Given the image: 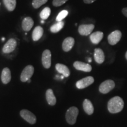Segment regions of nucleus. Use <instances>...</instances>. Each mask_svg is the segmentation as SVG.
<instances>
[{
  "instance_id": "obj_32",
  "label": "nucleus",
  "mask_w": 127,
  "mask_h": 127,
  "mask_svg": "<svg viewBox=\"0 0 127 127\" xmlns=\"http://www.w3.org/2000/svg\"><path fill=\"white\" fill-rule=\"evenodd\" d=\"M88 61L90 62V63H91V58H89V60H88Z\"/></svg>"
},
{
  "instance_id": "obj_18",
  "label": "nucleus",
  "mask_w": 127,
  "mask_h": 127,
  "mask_svg": "<svg viewBox=\"0 0 127 127\" xmlns=\"http://www.w3.org/2000/svg\"><path fill=\"white\" fill-rule=\"evenodd\" d=\"M83 108L84 110L88 115H92L94 113V108L93 104L90 100L85 99L83 102Z\"/></svg>"
},
{
  "instance_id": "obj_28",
  "label": "nucleus",
  "mask_w": 127,
  "mask_h": 127,
  "mask_svg": "<svg viewBox=\"0 0 127 127\" xmlns=\"http://www.w3.org/2000/svg\"><path fill=\"white\" fill-rule=\"evenodd\" d=\"M84 3H85V4H92V3H93L94 2H95V1H96V0H83Z\"/></svg>"
},
{
  "instance_id": "obj_9",
  "label": "nucleus",
  "mask_w": 127,
  "mask_h": 127,
  "mask_svg": "<svg viewBox=\"0 0 127 127\" xmlns=\"http://www.w3.org/2000/svg\"><path fill=\"white\" fill-rule=\"evenodd\" d=\"M42 64L44 68L48 69L51 65V53L48 50L44 51L42 55Z\"/></svg>"
},
{
  "instance_id": "obj_24",
  "label": "nucleus",
  "mask_w": 127,
  "mask_h": 127,
  "mask_svg": "<svg viewBox=\"0 0 127 127\" xmlns=\"http://www.w3.org/2000/svg\"><path fill=\"white\" fill-rule=\"evenodd\" d=\"M47 1L48 0H33L32 4L33 7L34 8L37 9L40 7L41 6H42V5L45 4Z\"/></svg>"
},
{
  "instance_id": "obj_19",
  "label": "nucleus",
  "mask_w": 127,
  "mask_h": 127,
  "mask_svg": "<svg viewBox=\"0 0 127 127\" xmlns=\"http://www.w3.org/2000/svg\"><path fill=\"white\" fill-rule=\"evenodd\" d=\"M44 33V30L41 27L37 26L35 28L34 31L32 32V39L34 41H38L42 37Z\"/></svg>"
},
{
  "instance_id": "obj_11",
  "label": "nucleus",
  "mask_w": 127,
  "mask_h": 127,
  "mask_svg": "<svg viewBox=\"0 0 127 127\" xmlns=\"http://www.w3.org/2000/svg\"><path fill=\"white\" fill-rule=\"evenodd\" d=\"M74 68L79 71H84V72H91L92 70V66L88 64L84 63L81 61H75L73 64Z\"/></svg>"
},
{
  "instance_id": "obj_33",
  "label": "nucleus",
  "mask_w": 127,
  "mask_h": 127,
  "mask_svg": "<svg viewBox=\"0 0 127 127\" xmlns=\"http://www.w3.org/2000/svg\"><path fill=\"white\" fill-rule=\"evenodd\" d=\"M44 23V21L43 20H42V21H41V23H42V24H43Z\"/></svg>"
},
{
  "instance_id": "obj_13",
  "label": "nucleus",
  "mask_w": 127,
  "mask_h": 127,
  "mask_svg": "<svg viewBox=\"0 0 127 127\" xmlns=\"http://www.w3.org/2000/svg\"><path fill=\"white\" fill-rule=\"evenodd\" d=\"M104 37V34L101 31H96L90 35V38L94 44H98Z\"/></svg>"
},
{
  "instance_id": "obj_5",
  "label": "nucleus",
  "mask_w": 127,
  "mask_h": 127,
  "mask_svg": "<svg viewBox=\"0 0 127 127\" xmlns=\"http://www.w3.org/2000/svg\"><path fill=\"white\" fill-rule=\"evenodd\" d=\"M34 72V68L32 65H29L25 67L23 69V72L21 74V81L22 82H27L29 79H31V78Z\"/></svg>"
},
{
  "instance_id": "obj_30",
  "label": "nucleus",
  "mask_w": 127,
  "mask_h": 127,
  "mask_svg": "<svg viewBox=\"0 0 127 127\" xmlns=\"http://www.w3.org/2000/svg\"><path fill=\"white\" fill-rule=\"evenodd\" d=\"M125 58H126V60H127V51L126 53H125Z\"/></svg>"
},
{
  "instance_id": "obj_26",
  "label": "nucleus",
  "mask_w": 127,
  "mask_h": 127,
  "mask_svg": "<svg viewBox=\"0 0 127 127\" xmlns=\"http://www.w3.org/2000/svg\"><path fill=\"white\" fill-rule=\"evenodd\" d=\"M68 0H53L52 4L55 7H60L62 5L64 4Z\"/></svg>"
},
{
  "instance_id": "obj_12",
  "label": "nucleus",
  "mask_w": 127,
  "mask_h": 127,
  "mask_svg": "<svg viewBox=\"0 0 127 127\" xmlns=\"http://www.w3.org/2000/svg\"><path fill=\"white\" fill-rule=\"evenodd\" d=\"M74 44H75V39L72 37L69 36L66 38L63 42V50L65 52L69 51L74 47Z\"/></svg>"
},
{
  "instance_id": "obj_17",
  "label": "nucleus",
  "mask_w": 127,
  "mask_h": 127,
  "mask_svg": "<svg viewBox=\"0 0 127 127\" xmlns=\"http://www.w3.org/2000/svg\"><path fill=\"white\" fill-rule=\"evenodd\" d=\"M11 79V74L9 68H5L3 69L1 74V81L4 84H7L9 82Z\"/></svg>"
},
{
  "instance_id": "obj_27",
  "label": "nucleus",
  "mask_w": 127,
  "mask_h": 127,
  "mask_svg": "<svg viewBox=\"0 0 127 127\" xmlns=\"http://www.w3.org/2000/svg\"><path fill=\"white\" fill-rule=\"evenodd\" d=\"M122 13L123 14V15H124L125 17L127 18V7L123 8L122 9Z\"/></svg>"
},
{
  "instance_id": "obj_31",
  "label": "nucleus",
  "mask_w": 127,
  "mask_h": 127,
  "mask_svg": "<svg viewBox=\"0 0 127 127\" xmlns=\"http://www.w3.org/2000/svg\"><path fill=\"white\" fill-rule=\"evenodd\" d=\"M65 77H64V75H62V76H61V79H63V78H64Z\"/></svg>"
},
{
  "instance_id": "obj_3",
  "label": "nucleus",
  "mask_w": 127,
  "mask_h": 127,
  "mask_svg": "<svg viewBox=\"0 0 127 127\" xmlns=\"http://www.w3.org/2000/svg\"><path fill=\"white\" fill-rule=\"evenodd\" d=\"M115 82L112 79H107L100 84L99 87V91L101 93L105 94L108 93L111 90L115 88Z\"/></svg>"
},
{
  "instance_id": "obj_8",
  "label": "nucleus",
  "mask_w": 127,
  "mask_h": 127,
  "mask_svg": "<svg viewBox=\"0 0 127 127\" xmlns=\"http://www.w3.org/2000/svg\"><path fill=\"white\" fill-rule=\"evenodd\" d=\"M94 24H82L79 25L78 27V32L82 36H88L91 34L94 29Z\"/></svg>"
},
{
  "instance_id": "obj_2",
  "label": "nucleus",
  "mask_w": 127,
  "mask_h": 127,
  "mask_svg": "<svg viewBox=\"0 0 127 127\" xmlns=\"http://www.w3.org/2000/svg\"><path fill=\"white\" fill-rule=\"evenodd\" d=\"M78 113V109L77 107H72L69 108L65 114V118L67 123L71 125L75 124Z\"/></svg>"
},
{
  "instance_id": "obj_34",
  "label": "nucleus",
  "mask_w": 127,
  "mask_h": 127,
  "mask_svg": "<svg viewBox=\"0 0 127 127\" xmlns=\"http://www.w3.org/2000/svg\"><path fill=\"white\" fill-rule=\"evenodd\" d=\"M28 82H31V79H29V80L28 81Z\"/></svg>"
},
{
  "instance_id": "obj_21",
  "label": "nucleus",
  "mask_w": 127,
  "mask_h": 127,
  "mask_svg": "<svg viewBox=\"0 0 127 127\" xmlns=\"http://www.w3.org/2000/svg\"><path fill=\"white\" fill-rule=\"evenodd\" d=\"M3 2L9 11H12L15 9L17 4L16 0H3Z\"/></svg>"
},
{
  "instance_id": "obj_29",
  "label": "nucleus",
  "mask_w": 127,
  "mask_h": 127,
  "mask_svg": "<svg viewBox=\"0 0 127 127\" xmlns=\"http://www.w3.org/2000/svg\"><path fill=\"white\" fill-rule=\"evenodd\" d=\"M55 78H56V79H60V78H61V77H60L59 75H57L56 77H55Z\"/></svg>"
},
{
  "instance_id": "obj_7",
  "label": "nucleus",
  "mask_w": 127,
  "mask_h": 127,
  "mask_svg": "<svg viewBox=\"0 0 127 127\" xmlns=\"http://www.w3.org/2000/svg\"><path fill=\"white\" fill-rule=\"evenodd\" d=\"M20 115L24 120L31 124H34L36 123V117L30 111L27 110V109H23L21 111Z\"/></svg>"
},
{
  "instance_id": "obj_20",
  "label": "nucleus",
  "mask_w": 127,
  "mask_h": 127,
  "mask_svg": "<svg viewBox=\"0 0 127 127\" xmlns=\"http://www.w3.org/2000/svg\"><path fill=\"white\" fill-rule=\"evenodd\" d=\"M46 99L50 105H54L56 104V98L51 89H48L46 92Z\"/></svg>"
},
{
  "instance_id": "obj_4",
  "label": "nucleus",
  "mask_w": 127,
  "mask_h": 127,
  "mask_svg": "<svg viewBox=\"0 0 127 127\" xmlns=\"http://www.w3.org/2000/svg\"><path fill=\"white\" fill-rule=\"evenodd\" d=\"M122 32L120 30H115L108 35L107 37L108 42L111 45H115L121 40Z\"/></svg>"
},
{
  "instance_id": "obj_6",
  "label": "nucleus",
  "mask_w": 127,
  "mask_h": 127,
  "mask_svg": "<svg viewBox=\"0 0 127 127\" xmlns=\"http://www.w3.org/2000/svg\"><path fill=\"white\" fill-rule=\"evenodd\" d=\"M94 82V78L91 76L84 78L78 81L76 83V87L78 89H84L91 85Z\"/></svg>"
},
{
  "instance_id": "obj_1",
  "label": "nucleus",
  "mask_w": 127,
  "mask_h": 127,
  "mask_svg": "<svg viewBox=\"0 0 127 127\" xmlns=\"http://www.w3.org/2000/svg\"><path fill=\"white\" fill-rule=\"evenodd\" d=\"M124 107V102L120 96H116L111 98L108 102V110L111 114L118 113L123 110Z\"/></svg>"
},
{
  "instance_id": "obj_23",
  "label": "nucleus",
  "mask_w": 127,
  "mask_h": 127,
  "mask_svg": "<svg viewBox=\"0 0 127 127\" xmlns=\"http://www.w3.org/2000/svg\"><path fill=\"white\" fill-rule=\"evenodd\" d=\"M51 14V9L49 7H45L40 12V17L42 20H45L50 17Z\"/></svg>"
},
{
  "instance_id": "obj_16",
  "label": "nucleus",
  "mask_w": 127,
  "mask_h": 127,
  "mask_svg": "<svg viewBox=\"0 0 127 127\" xmlns=\"http://www.w3.org/2000/svg\"><path fill=\"white\" fill-rule=\"evenodd\" d=\"M55 68L58 72L63 74V75L65 77H68L70 75V71L67 66L65 65L62 64H57L55 65Z\"/></svg>"
},
{
  "instance_id": "obj_22",
  "label": "nucleus",
  "mask_w": 127,
  "mask_h": 127,
  "mask_svg": "<svg viewBox=\"0 0 127 127\" xmlns=\"http://www.w3.org/2000/svg\"><path fill=\"white\" fill-rule=\"evenodd\" d=\"M64 22L63 21H59L51 27L50 31L52 33H57L59 32L60 30H61L62 28L64 27Z\"/></svg>"
},
{
  "instance_id": "obj_10",
  "label": "nucleus",
  "mask_w": 127,
  "mask_h": 127,
  "mask_svg": "<svg viewBox=\"0 0 127 127\" xmlns=\"http://www.w3.org/2000/svg\"><path fill=\"white\" fill-rule=\"evenodd\" d=\"M17 41L14 38L9 39L8 42L5 44L2 48V51L5 54L10 53L14 51L17 47Z\"/></svg>"
},
{
  "instance_id": "obj_15",
  "label": "nucleus",
  "mask_w": 127,
  "mask_h": 127,
  "mask_svg": "<svg viewBox=\"0 0 127 127\" xmlns=\"http://www.w3.org/2000/svg\"><path fill=\"white\" fill-rule=\"evenodd\" d=\"M34 25V21L31 17H26L22 22V28L25 31H29Z\"/></svg>"
},
{
  "instance_id": "obj_14",
  "label": "nucleus",
  "mask_w": 127,
  "mask_h": 127,
  "mask_svg": "<svg viewBox=\"0 0 127 127\" xmlns=\"http://www.w3.org/2000/svg\"><path fill=\"white\" fill-rule=\"evenodd\" d=\"M94 59L96 63L101 64L105 60L104 51L101 48H95L94 50Z\"/></svg>"
},
{
  "instance_id": "obj_25",
  "label": "nucleus",
  "mask_w": 127,
  "mask_h": 127,
  "mask_svg": "<svg viewBox=\"0 0 127 127\" xmlns=\"http://www.w3.org/2000/svg\"><path fill=\"white\" fill-rule=\"evenodd\" d=\"M68 14V11L66 10H63L58 14L56 18L57 21H61L64 18H65Z\"/></svg>"
},
{
  "instance_id": "obj_35",
  "label": "nucleus",
  "mask_w": 127,
  "mask_h": 127,
  "mask_svg": "<svg viewBox=\"0 0 127 127\" xmlns=\"http://www.w3.org/2000/svg\"><path fill=\"white\" fill-rule=\"evenodd\" d=\"M2 41H4V40H5V38H2Z\"/></svg>"
}]
</instances>
